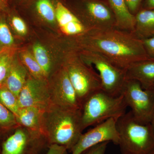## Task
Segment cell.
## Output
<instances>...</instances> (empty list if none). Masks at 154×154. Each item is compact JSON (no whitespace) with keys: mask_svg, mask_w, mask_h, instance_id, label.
Wrapping results in <instances>:
<instances>
[{"mask_svg":"<svg viewBox=\"0 0 154 154\" xmlns=\"http://www.w3.org/2000/svg\"><path fill=\"white\" fill-rule=\"evenodd\" d=\"M2 139L0 137V154H1V146H2Z\"/></svg>","mask_w":154,"mask_h":154,"instance_id":"33","label":"cell"},{"mask_svg":"<svg viewBox=\"0 0 154 154\" xmlns=\"http://www.w3.org/2000/svg\"><path fill=\"white\" fill-rule=\"evenodd\" d=\"M28 77V70L25 67L14 61L3 85L19 98Z\"/></svg>","mask_w":154,"mask_h":154,"instance_id":"16","label":"cell"},{"mask_svg":"<svg viewBox=\"0 0 154 154\" xmlns=\"http://www.w3.org/2000/svg\"><path fill=\"white\" fill-rule=\"evenodd\" d=\"M76 16L88 30L116 28L115 16L107 0H80Z\"/></svg>","mask_w":154,"mask_h":154,"instance_id":"9","label":"cell"},{"mask_svg":"<svg viewBox=\"0 0 154 154\" xmlns=\"http://www.w3.org/2000/svg\"><path fill=\"white\" fill-rule=\"evenodd\" d=\"M117 120L110 119L82 134L70 152L71 154H81L90 148L105 142H111L118 145L119 137L116 126Z\"/></svg>","mask_w":154,"mask_h":154,"instance_id":"10","label":"cell"},{"mask_svg":"<svg viewBox=\"0 0 154 154\" xmlns=\"http://www.w3.org/2000/svg\"><path fill=\"white\" fill-rule=\"evenodd\" d=\"M20 107H33L45 111L52 105L47 79L29 76L19 96Z\"/></svg>","mask_w":154,"mask_h":154,"instance_id":"12","label":"cell"},{"mask_svg":"<svg viewBox=\"0 0 154 154\" xmlns=\"http://www.w3.org/2000/svg\"><path fill=\"white\" fill-rule=\"evenodd\" d=\"M116 126L122 153L154 154V132L150 123L138 122L130 111L118 119Z\"/></svg>","mask_w":154,"mask_h":154,"instance_id":"4","label":"cell"},{"mask_svg":"<svg viewBox=\"0 0 154 154\" xmlns=\"http://www.w3.org/2000/svg\"><path fill=\"white\" fill-rule=\"evenodd\" d=\"M109 142H105L94 146L81 154H105Z\"/></svg>","mask_w":154,"mask_h":154,"instance_id":"27","label":"cell"},{"mask_svg":"<svg viewBox=\"0 0 154 154\" xmlns=\"http://www.w3.org/2000/svg\"><path fill=\"white\" fill-rule=\"evenodd\" d=\"M65 68L81 106L88 96L96 91L102 90L99 75L93 67L85 61L84 63L82 61L78 59L71 60Z\"/></svg>","mask_w":154,"mask_h":154,"instance_id":"8","label":"cell"},{"mask_svg":"<svg viewBox=\"0 0 154 154\" xmlns=\"http://www.w3.org/2000/svg\"><path fill=\"white\" fill-rule=\"evenodd\" d=\"M122 154H129L126 153H122Z\"/></svg>","mask_w":154,"mask_h":154,"instance_id":"35","label":"cell"},{"mask_svg":"<svg viewBox=\"0 0 154 154\" xmlns=\"http://www.w3.org/2000/svg\"><path fill=\"white\" fill-rule=\"evenodd\" d=\"M48 83L52 105L65 109H81L76 93L65 67Z\"/></svg>","mask_w":154,"mask_h":154,"instance_id":"11","label":"cell"},{"mask_svg":"<svg viewBox=\"0 0 154 154\" xmlns=\"http://www.w3.org/2000/svg\"><path fill=\"white\" fill-rule=\"evenodd\" d=\"M33 57L47 79L52 73V66L47 50L41 44L37 43L33 46Z\"/></svg>","mask_w":154,"mask_h":154,"instance_id":"20","label":"cell"},{"mask_svg":"<svg viewBox=\"0 0 154 154\" xmlns=\"http://www.w3.org/2000/svg\"><path fill=\"white\" fill-rule=\"evenodd\" d=\"M80 35L84 49L102 54L125 71L135 63L151 59L142 39L131 31L113 28L89 30Z\"/></svg>","mask_w":154,"mask_h":154,"instance_id":"1","label":"cell"},{"mask_svg":"<svg viewBox=\"0 0 154 154\" xmlns=\"http://www.w3.org/2000/svg\"><path fill=\"white\" fill-rule=\"evenodd\" d=\"M81 109L52 105L43 113L42 132L50 145L57 144L70 151L82 134Z\"/></svg>","mask_w":154,"mask_h":154,"instance_id":"2","label":"cell"},{"mask_svg":"<svg viewBox=\"0 0 154 154\" xmlns=\"http://www.w3.org/2000/svg\"></svg>","mask_w":154,"mask_h":154,"instance_id":"37","label":"cell"},{"mask_svg":"<svg viewBox=\"0 0 154 154\" xmlns=\"http://www.w3.org/2000/svg\"><path fill=\"white\" fill-rule=\"evenodd\" d=\"M14 43V38L5 22H0V45L4 46H11Z\"/></svg>","mask_w":154,"mask_h":154,"instance_id":"25","label":"cell"},{"mask_svg":"<svg viewBox=\"0 0 154 154\" xmlns=\"http://www.w3.org/2000/svg\"><path fill=\"white\" fill-rule=\"evenodd\" d=\"M5 0H0V5H2Z\"/></svg>","mask_w":154,"mask_h":154,"instance_id":"34","label":"cell"},{"mask_svg":"<svg viewBox=\"0 0 154 154\" xmlns=\"http://www.w3.org/2000/svg\"><path fill=\"white\" fill-rule=\"evenodd\" d=\"M68 150L63 146L57 144H51L49 146L45 154H67Z\"/></svg>","mask_w":154,"mask_h":154,"instance_id":"30","label":"cell"},{"mask_svg":"<svg viewBox=\"0 0 154 154\" xmlns=\"http://www.w3.org/2000/svg\"><path fill=\"white\" fill-rule=\"evenodd\" d=\"M0 102L17 117L21 108L19 98L4 85L0 87Z\"/></svg>","mask_w":154,"mask_h":154,"instance_id":"21","label":"cell"},{"mask_svg":"<svg viewBox=\"0 0 154 154\" xmlns=\"http://www.w3.org/2000/svg\"><path fill=\"white\" fill-rule=\"evenodd\" d=\"M150 124L151 125L153 131L154 132V113Z\"/></svg>","mask_w":154,"mask_h":154,"instance_id":"32","label":"cell"},{"mask_svg":"<svg viewBox=\"0 0 154 154\" xmlns=\"http://www.w3.org/2000/svg\"><path fill=\"white\" fill-rule=\"evenodd\" d=\"M44 111L36 107L21 108L17 116V122L20 126L42 132Z\"/></svg>","mask_w":154,"mask_h":154,"instance_id":"17","label":"cell"},{"mask_svg":"<svg viewBox=\"0 0 154 154\" xmlns=\"http://www.w3.org/2000/svg\"><path fill=\"white\" fill-rule=\"evenodd\" d=\"M36 7L38 14L45 20L49 22L55 21V9L50 0H38Z\"/></svg>","mask_w":154,"mask_h":154,"instance_id":"23","label":"cell"},{"mask_svg":"<svg viewBox=\"0 0 154 154\" xmlns=\"http://www.w3.org/2000/svg\"><path fill=\"white\" fill-rule=\"evenodd\" d=\"M49 146L41 131L19 125L2 140L0 154H45Z\"/></svg>","mask_w":154,"mask_h":154,"instance_id":"5","label":"cell"},{"mask_svg":"<svg viewBox=\"0 0 154 154\" xmlns=\"http://www.w3.org/2000/svg\"><path fill=\"white\" fill-rule=\"evenodd\" d=\"M127 79L137 81L145 90L153 89L154 59L133 64L125 71Z\"/></svg>","mask_w":154,"mask_h":154,"instance_id":"13","label":"cell"},{"mask_svg":"<svg viewBox=\"0 0 154 154\" xmlns=\"http://www.w3.org/2000/svg\"><path fill=\"white\" fill-rule=\"evenodd\" d=\"M18 126L16 116L0 102V133L2 140L7 136V134L12 132L11 131Z\"/></svg>","mask_w":154,"mask_h":154,"instance_id":"19","label":"cell"},{"mask_svg":"<svg viewBox=\"0 0 154 154\" xmlns=\"http://www.w3.org/2000/svg\"><path fill=\"white\" fill-rule=\"evenodd\" d=\"M153 89L154 90V87H153Z\"/></svg>","mask_w":154,"mask_h":154,"instance_id":"36","label":"cell"},{"mask_svg":"<svg viewBox=\"0 0 154 154\" xmlns=\"http://www.w3.org/2000/svg\"><path fill=\"white\" fill-rule=\"evenodd\" d=\"M11 23L14 30L20 35H25L27 32V28L24 21L18 17H14L11 20Z\"/></svg>","mask_w":154,"mask_h":154,"instance_id":"26","label":"cell"},{"mask_svg":"<svg viewBox=\"0 0 154 154\" xmlns=\"http://www.w3.org/2000/svg\"><path fill=\"white\" fill-rule=\"evenodd\" d=\"M154 9V0H143L141 9Z\"/></svg>","mask_w":154,"mask_h":154,"instance_id":"31","label":"cell"},{"mask_svg":"<svg viewBox=\"0 0 154 154\" xmlns=\"http://www.w3.org/2000/svg\"><path fill=\"white\" fill-rule=\"evenodd\" d=\"M121 94L136 120L150 123L154 113V89L145 90L137 81L126 79Z\"/></svg>","mask_w":154,"mask_h":154,"instance_id":"7","label":"cell"},{"mask_svg":"<svg viewBox=\"0 0 154 154\" xmlns=\"http://www.w3.org/2000/svg\"><path fill=\"white\" fill-rule=\"evenodd\" d=\"M127 106L122 94L113 96L102 90L94 92L81 105L82 122L85 130L111 118L118 119L126 113Z\"/></svg>","mask_w":154,"mask_h":154,"instance_id":"3","label":"cell"},{"mask_svg":"<svg viewBox=\"0 0 154 154\" xmlns=\"http://www.w3.org/2000/svg\"><path fill=\"white\" fill-rule=\"evenodd\" d=\"M113 11L116 19V28L134 32L135 19L130 12L125 0H107Z\"/></svg>","mask_w":154,"mask_h":154,"instance_id":"14","label":"cell"},{"mask_svg":"<svg viewBox=\"0 0 154 154\" xmlns=\"http://www.w3.org/2000/svg\"><path fill=\"white\" fill-rule=\"evenodd\" d=\"M14 62L10 53H0V87L4 85Z\"/></svg>","mask_w":154,"mask_h":154,"instance_id":"24","label":"cell"},{"mask_svg":"<svg viewBox=\"0 0 154 154\" xmlns=\"http://www.w3.org/2000/svg\"><path fill=\"white\" fill-rule=\"evenodd\" d=\"M127 6L130 13L135 15L141 8L143 0H125Z\"/></svg>","mask_w":154,"mask_h":154,"instance_id":"28","label":"cell"},{"mask_svg":"<svg viewBox=\"0 0 154 154\" xmlns=\"http://www.w3.org/2000/svg\"><path fill=\"white\" fill-rule=\"evenodd\" d=\"M134 16V34L142 40L154 36V9H140Z\"/></svg>","mask_w":154,"mask_h":154,"instance_id":"15","label":"cell"},{"mask_svg":"<svg viewBox=\"0 0 154 154\" xmlns=\"http://www.w3.org/2000/svg\"><path fill=\"white\" fill-rule=\"evenodd\" d=\"M83 51V60L96 69L101 80L102 90L112 96L121 95L126 80L125 71L98 53L85 49Z\"/></svg>","mask_w":154,"mask_h":154,"instance_id":"6","label":"cell"},{"mask_svg":"<svg viewBox=\"0 0 154 154\" xmlns=\"http://www.w3.org/2000/svg\"><path fill=\"white\" fill-rule=\"evenodd\" d=\"M22 57L23 64L31 76L36 79H47L33 55L29 52H25L22 54Z\"/></svg>","mask_w":154,"mask_h":154,"instance_id":"22","label":"cell"},{"mask_svg":"<svg viewBox=\"0 0 154 154\" xmlns=\"http://www.w3.org/2000/svg\"><path fill=\"white\" fill-rule=\"evenodd\" d=\"M143 42L148 55L151 58L154 59V36L143 39Z\"/></svg>","mask_w":154,"mask_h":154,"instance_id":"29","label":"cell"},{"mask_svg":"<svg viewBox=\"0 0 154 154\" xmlns=\"http://www.w3.org/2000/svg\"><path fill=\"white\" fill-rule=\"evenodd\" d=\"M56 19L62 32L81 22L69 8L62 3L58 2L55 8Z\"/></svg>","mask_w":154,"mask_h":154,"instance_id":"18","label":"cell"}]
</instances>
